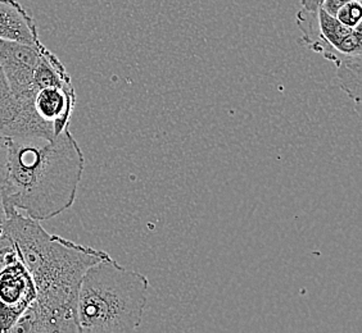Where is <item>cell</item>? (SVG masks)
Masks as SVG:
<instances>
[{
    "label": "cell",
    "mask_w": 362,
    "mask_h": 333,
    "mask_svg": "<svg viewBox=\"0 0 362 333\" xmlns=\"http://www.w3.org/2000/svg\"><path fill=\"white\" fill-rule=\"evenodd\" d=\"M1 229L16 245L36 287L34 303L11 332H80L77 296L81 279L93 264L110 254L52 235L40 221L17 209L6 212Z\"/></svg>",
    "instance_id": "obj_1"
},
{
    "label": "cell",
    "mask_w": 362,
    "mask_h": 333,
    "mask_svg": "<svg viewBox=\"0 0 362 333\" xmlns=\"http://www.w3.org/2000/svg\"><path fill=\"white\" fill-rule=\"evenodd\" d=\"M9 139L4 212L17 209L36 221H47L70 209L85 168L84 154L70 130L53 138Z\"/></svg>",
    "instance_id": "obj_2"
},
{
    "label": "cell",
    "mask_w": 362,
    "mask_h": 333,
    "mask_svg": "<svg viewBox=\"0 0 362 333\" xmlns=\"http://www.w3.org/2000/svg\"><path fill=\"white\" fill-rule=\"evenodd\" d=\"M149 281L111 257L85 272L77 296L81 333H129L139 328L148 301Z\"/></svg>",
    "instance_id": "obj_3"
},
{
    "label": "cell",
    "mask_w": 362,
    "mask_h": 333,
    "mask_svg": "<svg viewBox=\"0 0 362 333\" xmlns=\"http://www.w3.org/2000/svg\"><path fill=\"white\" fill-rule=\"evenodd\" d=\"M296 23L307 48L334 63L335 67L361 61V26L347 28L321 8L317 11L300 8Z\"/></svg>",
    "instance_id": "obj_4"
},
{
    "label": "cell",
    "mask_w": 362,
    "mask_h": 333,
    "mask_svg": "<svg viewBox=\"0 0 362 333\" xmlns=\"http://www.w3.org/2000/svg\"><path fill=\"white\" fill-rule=\"evenodd\" d=\"M35 298V282L16 248L0 265V332H11Z\"/></svg>",
    "instance_id": "obj_5"
},
{
    "label": "cell",
    "mask_w": 362,
    "mask_h": 333,
    "mask_svg": "<svg viewBox=\"0 0 362 333\" xmlns=\"http://www.w3.org/2000/svg\"><path fill=\"white\" fill-rule=\"evenodd\" d=\"M40 44L28 45L0 39V68L18 104V111L28 113L34 92V73Z\"/></svg>",
    "instance_id": "obj_6"
},
{
    "label": "cell",
    "mask_w": 362,
    "mask_h": 333,
    "mask_svg": "<svg viewBox=\"0 0 362 333\" xmlns=\"http://www.w3.org/2000/svg\"><path fill=\"white\" fill-rule=\"evenodd\" d=\"M0 39L28 45L40 42L34 17L17 0H0Z\"/></svg>",
    "instance_id": "obj_7"
},
{
    "label": "cell",
    "mask_w": 362,
    "mask_h": 333,
    "mask_svg": "<svg viewBox=\"0 0 362 333\" xmlns=\"http://www.w3.org/2000/svg\"><path fill=\"white\" fill-rule=\"evenodd\" d=\"M337 77L341 90L349 95L356 104V111L360 114L361 108L362 59L344 63L337 67Z\"/></svg>",
    "instance_id": "obj_8"
},
{
    "label": "cell",
    "mask_w": 362,
    "mask_h": 333,
    "mask_svg": "<svg viewBox=\"0 0 362 333\" xmlns=\"http://www.w3.org/2000/svg\"><path fill=\"white\" fill-rule=\"evenodd\" d=\"M18 113V104L0 68V131L6 132Z\"/></svg>",
    "instance_id": "obj_9"
},
{
    "label": "cell",
    "mask_w": 362,
    "mask_h": 333,
    "mask_svg": "<svg viewBox=\"0 0 362 333\" xmlns=\"http://www.w3.org/2000/svg\"><path fill=\"white\" fill-rule=\"evenodd\" d=\"M9 145H11L9 136L0 131V223L3 222L6 217V212L3 207V191L7 183Z\"/></svg>",
    "instance_id": "obj_10"
},
{
    "label": "cell",
    "mask_w": 362,
    "mask_h": 333,
    "mask_svg": "<svg viewBox=\"0 0 362 333\" xmlns=\"http://www.w3.org/2000/svg\"><path fill=\"white\" fill-rule=\"evenodd\" d=\"M335 18L347 28H356L361 26L362 4L361 1H351L337 12Z\"/></svg>",
    "instance_id": "obj_11"
},
{
    "label": "cell",
    "mask_w": 362,
    "mask_h": 333,
    "mask_svg": "<svg viewBox=\"0 0 362 333\" xmlns=\"http://www.w3.org/2000/svg\"><path fill=\"white\" fill-rule=\"evenodd\" d=\"M14 250H16V245H14L13 241L4 232H1V236H0V265L13 253Z\"/></svg>",
    "instance_id": "obj_12"
},
{
    "label": "cell",
    "mask_w": 362,
    "mask_h": 333,
    "mask_svg": "<svg viewBox=\"0 0 362 333\" xmlns=\"http://www.w3.org/2000/svg\"><path fill=\"white\" fill-rule=\"evenodd\" d=\"M351 1H361V0H324L321 4V9H324L327 14L335 17L337 12L341 9L343 6Z\"/></svg>",
    "instance_id": "obj_13"
},
{
    "label": "cell",
    "mask_w": 362,
    "mask_h": 333,
    "mask_svg": "<svg viewBox=\"0 0 362 333\" xmlns=\"http://www.w3.org/2000/svg\"><path fill=\"white\" fill-rule=\"evenodd\" d=\"M324 0H300V8L310 9V11H317L321 7Z\"/></svg>",
    "instance_id": "obj_14"
},
{
    "label": "cell",
    "mask_w": 362,
    "mask_h": 333,
    "mask_svg": "<svg viewBox=\"0 0 362 333\" xmlns=\"http://www.w3.org/2000/svg\"><path fill=\"white\" fill-rule=\"evenodd\" d=\"M1 232H3V229H1V227H0V236H1Z\"/></svg>",
    "instance_id": "obj_15"
}]
</instances>
